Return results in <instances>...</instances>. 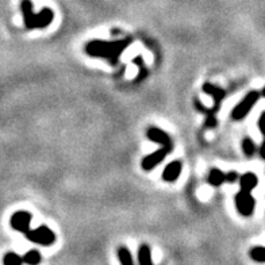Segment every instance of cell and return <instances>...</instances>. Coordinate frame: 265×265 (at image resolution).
<instances>
[{
    "mask_svg": "<svg viewBox=\"0 0 265 265\" xmlns=\"http://www.w3.org/2000/svg\"><path fill=\"white\" fill-rule=\"evenodd\" d=\"M131 40L126 38V40L121 41H91L85 44V53L91 57H96V58H104L112 65H116L119 61V57L122 54L130 45Z\"/></svg>",
    "mask_w": 265,
    "mask_h": 265,
    "instance_id": "1",
    "label": "cell"
},
{
    "mask_svg": "<svg viewBox=\"0 0 265 265\" xmlns=\"http://www.w3.org/2000/svg\"><path fill=\"white\" fill-rule=\"evenodd\" d=\"M26 237H27V240L30 242H34V244H38V245L42 246L53 245L55 240H57L54 231L45 225L40 226L37 229H30L26 233Z\"/></svg>",
    "mask_w": 265,
    "mask_h": 265,
    "instance_id": "2",
    "label": "cell"
},
{
    "mask_svg": "<svg viewBox=\"0 0 265 265\" xmlns=\"http://www.w3.org/2000/svg\"><path fill=\"white\" fill-rule=\"evenodd\" d=\"M258 99H260V92L250 91L249 94L242 99V102H240L237 106L234 107L233 112H231V118H233L234 121H241V119L245 118L246 115L252 111V108L256 106Z\"/></svg>",
    "mask_w": 265,
    "mask_h": 265,
    "instance_id": "3",
    "label": "cell"
},
{
    "mask_svg": "<svg viewBox=\"0 0 265 265\" xmlns=\"http://www.w3.org/2000/svg\"><path fill=\"white\" fill-rule=\"evenodd\" d=\"M235 207H237L238 213L244 215V217H250L253 215L254 207H256V200L252 196V192H245V191H240L235 195Z\"/></svg>",
    "mask_w": 265,
    "mask_h": 265,
    "instance_id": "4",
    "label": "cell"
},
{
    "mask_svg": "<svg viewBox=\"0 0 265 265\" xmlns=\"http://www.w3.org/2000/svg\"><path fill=\"white\" fill-rule=\"evenodd\" d=\"M30 222H32V214L27 211H16L15 214H12L10 225L16 231L26 234L30 230Z\"/></svg>",
    "mask_w": 265,
    "mask_h": 265,
    "instance_id": "5",
    "label": "cell"
},
{
    "mask_svg": "<svg viewBox=\"0 0 265 265\" xmlns=\"http://www.w3.org/2000/svg\"><path fill=\"white\" fill-rule=\"evenodd\" d=\"M170 151H172V148H164V146H162L161 149L156 151L155 153H152V155L146 156V157H145V159L141 161V166H142V169L143 170L155 169L156 166L159 165L160 162L165 159L166 156L169 155Z\"/></svg>",
    "mask_w": 265,
    "mask_h": 265,
    "instance_id": "6",
    "label": "cell"
},
{
    "mask_svg": "<svg viewBox=\"0 0 265 265\" xmlns=\"http://www.w3.org/2000/svg\"><path fill=\"white\" fill-rule=\"evenodd\" d=\"M146 137L151 141L156 143H160L161 146L164 148H173V143H172V139L165 131L159 129V127H149L146 131Z\"/></svg>",
    "mask_w": 265,
    "mask_h": 265,
    "instance_id": "7",
    "label": "cell"
},
{
    "mask_svg": "<svg viewBox=\"0 0 265 265\" xmlns=\"http://www.w3.org/2000/svg\"><path fill=\"white\" fill-rule=\"evenodd\" d=\"M20 11L23 15V22L26 28L34 30L36 28V14L33 11L32 0H20Z\"/></svg>",
    "mask_w": 265,
    "mask_h": 265,
    "instance_id": "8",
    "label": "cell"
},
{
    "mask_svg": "<svg viewBox=\"0 0 265 265\" xmlns=\"http://www.w3.org/2000/svg\"><path fill=\"white\" fill-rule=\"evenodd\" d=\"M203 91L214 98V107L211 108L213 112H217V111H219V106H221L222 100L225 99L226 92L223 91L222 88L217 87V85H213V84H210V83H206L204 85H203Z\"/></svg>",
    "mask_w": 265,
    "mask_h": 265,
    "instance_id": "9",
    "label": "cell"
},
{
    "mask_svg": "<svg viewBox=\"0 0 265 265\" xmlns=\"http://www.w3.org/2000/svg\"><path fill=\"white\" fill-rule=\"evenodd\" d=\"M182 173V162L180 161H172L165 166V169L162 172V179L168 183L176 182Z\"/></svg>",
    "mask_w": 265,
    "mask_h": 265,
    "instance_id": "10",
    "label": "cell"
},
{
    "mask_svg": "<svg viewBox=\"0 0 265 265\" xmlns=\"http://www.w3.org/2000/svg\"><path fill=\"white\" fill-rule=\"evenodd\" d=\"M54 14L53 10L45 7L38 14H36V28H46L53 22Z\"/></svg>",
    "mask_w": 265,
    "mask_h": 265,
    "instance_id": "11",
    "label": "cell"
},
{
    "mask_svg": "<svg viewBox=\"0 0 265 265\" xmlns=\"http://www.w3.org/2000/svg\"><path fill=\"white\" fill-rule=\"evenodd\" d=\"M258 179L257 176L253 173V172H246L240 178V187H241V191H245V192H252V191L257 187Z\"/></svg>",
    "mask_w": 265,
    "mask_h": 265,
    "instance_id": "12",
    "label": "cell"
},
{
    "mask_svg": "<svg viewBox=\"0 0 265 265\" xmlns=\"http://www.w3.org/2000/svg\"><path fill=\"white\" fill-rule=\"evenodd\" d=\"M207 182L210 183L213 187H219L222 186L223 183L226 182V173H223L221 169L218 168H213L209 173V178H207Z\"/></svg>",
    "mask_w": 265,
    "mask_h": 265,
    "instance_id": "13",
    "label": "cell"
},
{
    "mask_svg": "<svg viewBox=\"0 0 265 265\" xmlns=\"http://www.w3.org/2000/svg\"><path fill=\"white\" fill-rule=\"evenodd\" d=\"M138 262L139 265H153L152 261V252L149 245L142 244L138 249Z\"/></svg>",
    "mask_w": 265,
    "mask_h": 265,
    "instance_id": "14",
    "label": "cell"
},
{
    "mask_svg": "<svg viewBox=\"0 0 265 265\" xmlns=\"http://www.w3.org/2000/svg\"><path fill=\"white\" fill-rule=\"evenodd\" d=\"M22 260H23V264L26 265H40L42 261V256L38 250L33 249L28 250L27 253H24Z\"/></svg>",
    "mask_w": 265,
    "mask_h": 265,
    "instance_id": "15",
    "label": "cell"
},
{
    "mask_svg": "<svg viewBox=\"0 0 265 265\" xmlns=\"http://www.w3.org/2000/svg\"><path fill=\"white\" fill-rule=\"evenodd\" d=\"M116 256H118L121 265H134L133 256H131L130 250L127 249L126 246H119L118 250H116Z\"/></svg>",
    "mask_w": 265,
    "mask_h": 265,
    "instance_id": "16",
    "label": "cell"
},
{
    "mask_svg": "<svg viewBox=\"0 0 265 265\" xmlns=\"http://www.w3.org/2000/svg\"><path fill=\"white\" fill-rule=\"evenodd\" d=\"M250 258L256 262H265V248L264 246H254L249 252Z\"/></svg>",
    "mask_w": 265,
    "mask_h": 265,
    "instance_id": "17",
    "label": "cell"
},
{
    "mask_svg": "<svg viewBox=\"0 0 265 265\" xmlns=\"http://www.w3.org/2000/svg\"><path fill=\"white\" fill-rule=\"evenodd\" d=\"M3 265H23L22 256L14 253V252H8L4 254Z\"/></svg>",
    "mask_w": 265,
    "mask_h": 265,
    "instance_id": "18",
    "label": "cell"
},
{
    "mask_svg": "<svg viewBox=\"0 0 265 265\" xmlns=\"http://www.w3.org/2000/svg\"><path fill=\"white\" fill-rule=\"evenodd\" d=\"M242 151H244L246 157H253V155L256 153V145H254V142L249 137H246L242 141Z\"/></svg>",
    "mask_w": 265,
    "mask_h": 265,
    "instance_id": "19",
    "label": "cell"
},
{
    "mask_svg": "<svg viewBox=\"0 0 265 265\" xmlns=\"http://www.w3.org/2000/svg\"><path fill=\"white\" fill-rule=\"evenodd\" d=\"M238 179H240V174H238L235 170H231V172H229V173H226V182L234 183L237 182Z\"/></svg>",
    "mask_w": 265,
    "mask_h": 265,
    "instance_id": "20",
    "label": "cell"
},
{
    "mask_svg": "<svg viewBox=\"0 0 265 265\" xmlns=\"http://www.w3.org/2000/svg\"><path fill=\"white\" fill-rule=\"evenodd\" d=\"M218 125L217 119L214 116V114H209L206 118V127H215Z\"/></svg>",
    "mask_w": 265,
    "mask_h": 265,
    "instance_id": "21",
    "label": "cell"
},
{
    "mask_svg": "<svg viewBox=\"0 0 265 265\" xmlns=\"http://www.w3.org/2000/svg\"><path fill=\"white\" fill-rule=\"evenodd\" d=\"M258 129H260L261 134L265 137V111L260 115V118H258Z\"/></svg>",
    "mask_w": 265,
    "mask_h": 265,
    "instance_id": "22",
    "label": "cell"
},
{
    "mask_svg": "<svg viewBox=\"0 0 265 265\" xmlns=\"http://www.w3.org/2000/svg\"><path fill=\"white\" fill-rule=\"evenodd\" d=\"M260 156H261V159L265 160V139L264 142L261 143V146H260Z\"/></svg>",
    "mask_w": 265,
    "mask_h": 265,
    "instance_id": "23",
    "label": "cell"
},
{
    "mask_svg": "<svg viewBox=\"0 0 265 265\" xmlns=\"http://www.w3.org/2000/svg\"><path fill=\"white\" fill-rule=\"evenodd\" d=\"M261 95H262V96H264V98H265V87H264V88H262V91H261Z\"/></svg>",
    "mask_w": 265,
    "mask_h": 265,
    "instance_id": "24",
    "label": "cell"
}]
</instances>
